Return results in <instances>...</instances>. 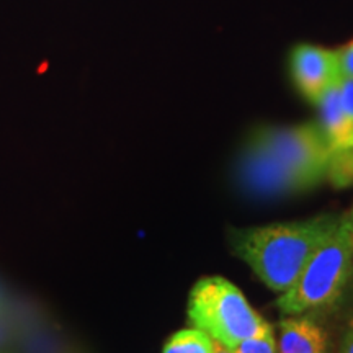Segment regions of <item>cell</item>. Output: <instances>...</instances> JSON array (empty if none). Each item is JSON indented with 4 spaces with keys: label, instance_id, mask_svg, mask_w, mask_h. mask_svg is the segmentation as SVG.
Instances as JSON below:
<instances>
[{
    "label": "cell",
    "instance_id": "cell-11",
    "mask_svg": "<svg viewBox=\"0 0 353 353\" xmlns=\"http://www.w3.org/2000/svg\"><path fill=\"white\" fill-rule=\"evenodd\" d=\"M214 353H231V350H229V348H226L224 345H221V343H216Z\"/></svg>",
    "mask_w": 353,
    "mask_h": 353
},
{
    "label": "cell",
    "instance_id": "cell-10",
    "mask_svg": "<svg viewBox=\"0 0 353 353\" xmlns=\"http://www.w3.org/2000/svg\"><path fill=\"white\" fill-rule=\"evenodd\" d=\"M341 353H353V325L348 324V327L343 332L341 339V347H339Z\"/></svg>",
    "mask_w": 353,
    "mask_h": 353
},
{
    "label": "cell",
    "instance_id": "cell-8",
    "mask_svg": "<svg viewBox=\"0 0 353 353\" xmlns=\"http://www.w3.org/2000/svg\"><path fill=\"white\" fill-rule=\"evenodd\" d=\"M231 353H278L273 327L268 325L260 334L239 342L236 347L231 348Z\"/></svg>",
    "mask_w": 353,
    "mask_h": 353
},
{
    "label": "cell",
    "instance_id": "cell-5",
    "mask_svg": "<svg viewBox=\"0 0 353 353\" xmlns=\"http://www.w3.org/2000/svg\"><path fill=\"white\" fill-rule=\"evenodd\" d=\"M291 76L304 99L317 103L343 76L339 52L314 44H298L291 51Z\"/></svg>",
    "mask_w": 353,
    "mask_h": 353
},
{
    "label": "cell",
    "instance_id": "cell-3",
    "mask_svg": "<svg viewBox=\"0 0 353 353\" xmlns=\"http://www.w3.org/2000/svg\"><path fill=\"white\" fill-rule=\"evenodd\" d=\"M353 278V208L341 216L332 236L309 259L293 286L280 294L276 307L285 316L329 311Z\"/></svg>",
    "mask_w": 353,
    "mask_h": 353
},
{
    "label": "cell",
    "instance_id": "cell-12",
    "mask_svg": "<svg viewBox=\"0 0 353 353\" xmlns=\"http://www.w3.org/2000/svg\"><path fill=\"white\" fill-rule=\"evenodd\" d=\"M348 324H352V325H353V316H352V319H350V322H348Z\"/></svg>",
    "mask_w": 353,
    "mask_h": 353
},
{
    "label": "cell",
    "instance_id": "cell-7",
    "mask_svg": "<svg viewBox=\"0 0 353 353\" xmlns=\"http://www.w3.org/2000/svg\"><path fill=\"white\" fill-rule=\"evenodd\" d=\"M216 342L196 327L176 330L164 343L162 353H214Z\"/></svg>",
    "mask_w": 353,
    "mask_h": 353
},
{
    "label": "cell",
    "instance_id": "cell-4",
    "mask_svg": "<svg viewBox=\"0 0 353 353\" xmlns=\"http://www.w3.org/2000/svg\"><path fill=\"white\" fill-rule=\"evenodd\" d=\"M188 321L216 343L234 348L268 327L244 293L223 276H203L188 294Z\"/></svg>",
    "mask_w": 353,
    "mask_h": 353
},
{
    "label": "cell",
    "instance_id": "cell-2",
    "mask_svg": "<svg viewBox=\"0 0 353 353\" xmlns=\"http://www.w3.org/2000/svg\"><path fill=\"white\" fill-rule=\"evenodd\" d=\"M342 214H319L293 223L232 229L231 244L237 257L252 268L275 293L293 286L309 259L332 236Z\"/></svg>",
    "mask_w": 353,
    "mask_h": 353
},
{
    "label": "cell",
    "instance_id": "cell-9",
    "mask_svg": "<svg viewBox=\"0 0 353 353\" xmlns=\"http://www.w3.org/2000/svg\"><path fill=\"white\" fill-rule=\"evenodd\" d=\"M339 52V59H341L342 74L347 77H353V39L347 43L345 46L341 48Z\"/></svg>",
    "mask_w": 353,
    "mask_h": 353
},
{
    "label": "cell",
    "instance_id": "cell-1",
    "mask_svg": "<svg viewBox=\"0 0 353 353\" xmlns=\"http://www.w3.org/2000/svg\"><path fill=\"white\" fill-rule=\"evenodd\" d=\"M330 151L319 121L263 126L242 145L239 187L255 198H281L307 192L327 179Z\"/></svg>",
    "mask_w": 353,
    "mask_h": 353
},
{
    "label": "cell",
    "instance_id": "cell-6",
    "mask_svg": "<svg viewBox=\"0 0 353 353\" xmlns=\"http://www.w3.org/2000/svg\"><path fill=\"white\" fill-rule=\"evenodd\" d=\"M278 327V353H325L327 350L325 330L311 317L286 316Z\"/></svg>",
    "mask_w": 353,
    "mask_h": 353
}]
</instances>
